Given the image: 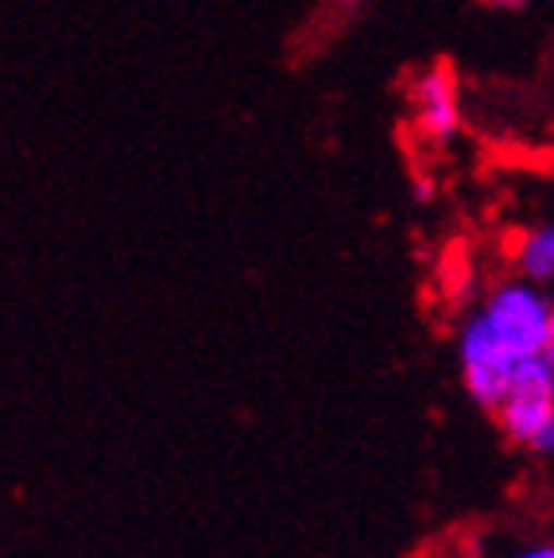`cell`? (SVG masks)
<instances>
[{"instance_id":"1","label":"cell","mask_w":554,"mask_h":558,"mask_svg":"<svg viewBox=\"0 0 554 558\" xmlns=\"http://www.w3.org/2000/svg\"><path fill=\"white\" fill-rule=\"evenodd\" d=\"M485 323L493 326L496 338L520 361L535 357L546 349V338H551L554 303L531 288V279L528 283L516 279V283H504V288L493 291V299L485 306Z\"/></svg>"},{"instance_id":"2","label":"cell","mask_w":554,"mask_h":558,"mask_svg":"<svg viewBox=\"0 0 554 558\" xmlns=\"http://www.w3.org/2000/svg\"><path fill=\"white\" fill-rule=\"evenodd\" d=\"M554 415V368L543 353L523 357L511 376V388L504 403L496 408V423H501L504 438L516 446H535L543 427Z\"/></svg>"},{"instance_id":"3","label":"cell","mask_w":554,"mask_h":558,"mask_svg":"<svg viewBox=\"0 0 554 558\" xmlns=\"http://www.w3.org/2000/svg\"><path fill=\"white\" fill-rule=\"evenodd\" d=\"M516 365H520V357L496 338L485 314H477L461 330V380H466V392L477 408H501L511 388V376H516Z\"/></svg>"},{"instance_id":"4","label":"cell","mask_w":554,"mask_h":558,"mask_svg":"<svg viewBox=\"0 0 554 558\" xmlns=\"http://www.w3.org/2000/svg\"><path fill=\"white\" fill-rule=\"evenodd\" d=\"M416 117L423 136L431 140H450L458 132V82H454L450 66H434L426 70L416 86Z\"/></svg>"},{"instance_id":"5","label":"cell","mask_w":554,"mask_h":558,"mask_svg":"<svg viewBox=\"0 0 554 558\" xmlns=\"http://www.w3.org/2000/svg\"><path fill=\"white\" fill-rule=\"evenodd\" d=\"M511 260H516L523 279H531V283H551L554 279V226L523 233Z\"/></svg>"},{"instance_id":"6","label":"cell","mask_w":554,"mask_h":558,"mask_svg":"<svg viewBox=\"0 0 554 558\" xmlns=\"http://www.w3.org/2000/svg\"><path fill=\"white\" fill-rule=\"evenodd\" d=\"M535 453H543V458H554V415H551V423L543 427V435L535 438V446H531Z\"/></svg>"},{"instance_id":"7","label":"cell","mask_w":554,"mask_h":558,"mask_svg":"<svg viewBox=\"0 0 554 558\" xmlns=\"http://www.w3.org/2000/svg\"><path fill=\"white\" fill-rule=\"evenodd\" d=\"M516 558H554V547H531V550H523V555H516Z\"/></svg>"},{"instance_id":"8","label":"cell","mask_w":554,"mask_h":558,"mask_svg":"<svg viewBox=\"0 0 554 558\" xmlns=\"http://www.w3.org/2000/svg\"><path fill=\"white\" fill-rule=\"evenodd\" d=\"M489 4H501V9H523L528 0H489Z\"/></svg>"},{"instance_id":"9","label":"cell","mask_w":554,"mask_h":558,"mask_svg":"<svg viewBox=\"0 0 554 558\" xmlns=\"http://www.w3.org/2000/svg\"><path fill=\"white\" fill-rule=\"evenodd\" d=\"M543 357L551 361V368H554V326H551V338H546V349H543Z\"/></svg>"}]
</instances>
